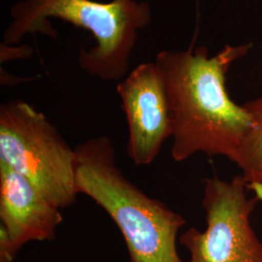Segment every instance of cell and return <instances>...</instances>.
Segmentation results:
<instances>
[{
	"label": "cell",
	"instance_id": "277c9868",
	"mask_svg": "<svg viewBox=\"0 0 262 262\" xmlns=\"http://www.w3.org/2000/svg\"><path fill=\"white\" fill-rule=\"evenodd\" d=\"M0 162L32 182L60 209L75 203V148L43 113L21 99L0 107Z\"/></svg>",
	"mask_w": 262,
	"mask_h": 262
},
{
	"label": "cell",
	"instance_id": "52a82bcc",
	"mask_svg": "<svg viewBox=\"0 0 262 262\" xmlns=\"http://www.w3.org/2000/svg\"><path fill=\"white\" fill-rule=\"evenodd\" d=\"M0 221L17 254L26 244L54 241L63 215L32 182L0 162Z\"/></svg>",
	"mask_w": 262,
	"mask_h": 262
},
{
	"label": "cell",
	"instance_id": "5b68a950",
	"mask_svg": "<svg viewBox=\"0 0 262 262\" xmlns=\"http://www.w3.org/2000/svg\"><path fill=\"white\" fill-rule=\"evenodd\" d=\"M248 189L242 175L231 181L216 176L204 181L206 228L190 227L180 236L189 253L186 262H262V242L251 225L259 199L247 196Z\"/></svg>",
	"mask_w": 262,
	"mask_h": 262
},
{
	"label": "cell",
	"instance_id": "30bf717a",
	"mask_svg": "<svg viewBox=\"0 0 262 262\" xmlns=\"http://www.w3.org/2000/svg\"><path fill=\"white\" fill-rule=\"evenodd\" d=\"M16 255L10 248L4 230L0 227V262H14Z\"/></svg>",
	"mask_w": 262,
	"mask_h": 262
},
{
	"label": "cell",
	"instance_id": "3957f363",
	"mask_svg": "<svg viewBox=\"0 0 262 262\" xmlns=\"http://www.w3.org/2000/svg\"><path fill=\"white\" fill-rule=\"evenodd\" d=\"M10 16L2 43L13 46L35 33L56 39L49 19H61L91 32L96 41L90 50L80 49V67L104 81H122L128 73L138 32L151 21V7L136 0H19Z\"/></svg>",
	"mask_w": 262,
	"mask_h": 262
},
{
	"label": "cell",
	"instance_id": "9c48e42d",
	"mask_svg": "<svg viewBox=\"0 0 262 262\" xmlns=\"http://www.w3.org/2000/svg\"><path fill=\"white\" fill-rule=\"evenodd\" d=\"M33 55V49L29 45L21 46H11L4 43L0 45V62H7L13 59L19 58H29Z\"/></svg>",
	"mask_w": 262,
	"mask_h": 262
},
{
	"label": "cell",
	"instance_id": "8992f818",
	"mask_svg": "<svg viewBox=\"0 0 262 262\" xmlns=\"http://www.w3.org/2000/svg\"><path fill=\"white\" fill-rule=\"evenodd\" d=\"M128 127L127 154L137 166L151 164L172 137L168 98L155 62L141 63L117 85Z\"/></svg>",
	"mask_w": 262,
	"mask_h": 262
},
{
	"label": "cell",
	"instance_id": "8fae6325",
	"mask_svg": "<svg viewBox=\"0 0 262 262\" xmlns=\"http://www.w3.org/2000/svg\"><path fill=\"white\" fill-rule=\"evenodd\" d=\"M251 190L254 192V195L258 197L259 201H262V187H253L251 188Z\"/></svg>",
	"mask_w": 262,
	"mask_h": 262
},
{
	"label": "cell",
	"instance_id": "6da1fadb",
	"mask_svg": "<svg viewBox=\"0 0 262 262\" xmlns=\"http://www.w3.org/2000/svg\"><path fill=\"white\" fill-rule=\"evenodd\" d=\"M251 45L225 46L209 56L205 46L187 51H161L156 66L162 78L172 120V159L177 162L197 152L231 161L253 120L230 98L225 74Z\"/></svg>",
	"mask_w": 262,
	"mask_h": 262
},
{
	"label": "cell",
	"instance_id": "ba28073f",
	"mask_svg": "<svg viewBox=\"0 0 262 262\" xmlns=\"http://www.w3.org/2000/svg\"><path fill=\"white\" fill-rule=\"evenodd\" d=\"M253 123L244 137L232 162L242 170L249 188L262 187V96L244 104Z\"/></svg>",
	"mask_w": 262,
	"mask_h": 262
},
{
	"label": "cell",
	"instance_id": "7a4b0ae2",
	"mask_svg": "<svg viewBox=\"0 0 262 262\" xmlns=\"http://www.w3.org/2000/svg\"><path fill=\"white\" fill-rule=\"evenodd\" d=\"M75 154L78 193L93 199L110 215L123 237L130 262H186L177 250L185 217L124 176L108 136L84 141Z\"/></svg>",
	"mask_w": 262,
	"mask_h": 262
}]
</instances>
